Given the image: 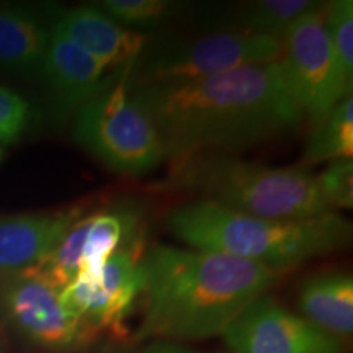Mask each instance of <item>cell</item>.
<instances>
[{
    "mask_svg": "<svg viewBox=\"0 0 353 353\" xmlns=\"http://www.w3.org/2000/svg\"><path fill=\"white\" fill-rule=\"evenodd\" d=\"M128 94L174 161L276 138L306 118L281 59L192 81H130Z\"/></svg>",
    "mask_w": 353,
    "mask_h": 353,
    "instance_id": "cell-1",
    "label": "cell"
},
{
    "mask_svg": "<svg viewBox=\"0 0 353 353\" xmlns=\"http://www.w3.org/2000/svg\"><path fill=\"white\" fill-rule=\"evenodd\" d=\"M141 263L144 304L132 343L213 339L283 276L259 263L174 245L151 247Z\"/></svg>",
    "mask_w": 353,
    "mask_h": 353,
    "instance_id": "cell-2",
    "label": "cell"
},
{
    "mask_svg": "<svg viewBox=\"0 0 353 353\" xmlns=\"http://www.w3.org/2000/svg\"><path fill=\"white\" fill-rule=\"evenodd\" d=\"M167 226L193 249L281 273L342 249L352 239V223L335 211L309 219H268L205 200L172 211Z\"/></svg>",
    "mask_w": 353,
    "mask_h": 353,
    "instance_id": "cell-3",
    "label": "cell"
},
{
    "mask_svg": "<svg viewBox=\"0 0 353 353\" xmlns=\"http://www.w3.org/2000/svg\"><path fill=\"white\" fill-rule=\"evenodd\" d=\"M164 187L259 218L309 219L332 213L316 175L301 165L268 167L224 154H203L175 161Z\"/></svg>",
    "mask_w": 353,
    "mask_h": 353,
    "instance_id": "cell-4",
    "label": "cell"
},
{
    "mask_svg": "<svg viewBox=\"0 0 353 353\" xmlns=\"http://www.w3.org/2000/svg\"><path fill=\"white\" fill-rule=\"evenodd\" d=\"M134 64L74 113L72 131L74 139L110 170L141 176L157 169L165 154L156 128L128 94Z\"/></svg>",
    "mask_w": 353,
    "mask_h": 353,
    "instance_id": "cell-5",
    "label": "cell"
},
{
    "mask_svg": "<svg viewBox=\"0 0 353 353\" xmlns=\"http://www.w3.org/2000/svg\"><path fill=\"white\" fill-rule=\"evenodd\" d=\"M283 56V41L237 32H218L190 39L167 38L145 44L136 64L138 79L165 82L211 77L250 65L270 64Z\"/></svg>",
    "mask_w": 353,
    "mask_h": 353,
    "instance_id": "cell-6",
    "label": "cell"
},
{
    "mask_svg": "<svg viewBox=\"0 0 353 353\" xmlns=\"http://www.w3.org/2000/svg\"><path fill=\"white\" fill-rule=\"evenodd\" d=\"M143 236L113 252L95 273L82 272L61 291V301L95 339L121 329L144 290Z\"/></svg>",
    "mask_w": 353,
    "mask_h": 353,
    "instance_id": "cell-7",
    "label": "cell"
},
{
    "mask_svg": "<svg viewBox=\"0 0 353 353\" xmlns=\"http://www.w3.org/2000/svg\"><path fill=\"white\" fill-rule=\"evenodd\" d=\"M283 65L304 117L319 125L343 97L352 81L343 72L322 17V3L304 13L283 39Z\"/></svg>",
    "mask_w": 353,
    "mask_h": 353,
    "instance_id": "cell-8",
    "label": "cell"
},
{
    "mask_svg": "<svg viewBox=\"0 0 353 353\" xmlns=\"http://www.w3.org/2000/svg\"><path fill=\"white\" fill-rule=\"evenodd\" d=\"M61 291L34 268L0 276V311L13 330L50 352H74L95 342L61 301Z\"/></svg>",
    "mask_w": 353,
    "mask_h": 353,
    "instance_id": "cell-9",
    "label": "cell"
},
{
    "mask_svg": "<svg viewBox=\"0 0 353 353\" xmlns=\"http://www.w3.org/2000/svg\"><path fill=\"white\" fill-rule=\"evenodd\" d=\"M231 353H348V342L334 337L275 298L250 303L221 334Z\"/></svg>",
    "mask_w": 353,
    "mask_h": 353,
    "instance_id": "cell-10",
    "label": "cell"
},
{
    "mask_svg": "<svg viewBox=\"0 0 353 353\" xmlns=\"http://www.w3.org/2000/svg\"><path fill=\"white\" fill-rule=\"evenodd\" d=\"M107 68L81 50L54 26L48 39L41 77L56 108L61 113H76L82 105L103 90Z\"/></svg>",
    "mask_w": 353,
    "mask_h": 353,
    "instance_id": "cell-11",
    "label": "cell"
},
{
    "mask_svg": "<svg viewBox=\"0 0 353 353\" xmlns=\"http://www.w3.org/2000/svg\"><path fill=\"white\" fill-rule=\"evenodd\" d=\"M54 26L107 69L134 64L148 44V34L125 28L94 7L57 10Z\"/></svg>",
    "mask_w": 353,
    "mask_h": 353,
    "instance_id": "cell-12",
    "label": "cell"
},
{
    "mask_svg": "<svg viewBox=\"0 0 353 353\" xmlns=\"http://www.w3.org/2000/svg\"><path fill=\"white\" fill-rule=\"evenodd\" d=\"M79 218L81 208L0 216V275L38 265Z\"/></svg>",
    "mask_w": 353,
    "mask_h": 353,
    "instance_id": "cell-13",
    "label": "cell"
},
{
    "mask_svg": "<svg viewBox=\"0 0 353 353\" xmlns=\"http://www.w3.org/2000/svg\"><path fill=\"white\" fill-rule=\"evenodd\" d=\"M50 25L25 7L0 6V68L25 77L41 76Z\"/></svg>",
    "mask_w": 353,
    "mask_h": 353,
    "instance_id": "cell-14",
    "label": "cell"
},
{
    "mask_svg": "<svg viewBox=\"0 0 353 353\" xmlns=\"http://www.w3.org/2000/svg\"><path fill=\"white\" fill-rule=\"evenodd\" d=\"M304 319L324 332L350 341L353 332V280L348 273L309 276L298 291Z\"/></svg>",
    "mask_w": 353,
    "mask_h": 353,
    "instance_id": "cell-15",
    "label": "cell"
},
{
    "mask_svg": "<svg viewBox=\"0 0 353 353\" xmlns=\"http://www.w3.org/2000/svg\"><path fill=\"white\" fill-rule=\"evenodd\" d=\"M319 6V2L312 0H257L237 8L229 23L237 33L257 34L283 41L291 26L304 13Z\"/></svg>",
    "mask_w": 353,
    "mask_h": 353,
    "instance_id": "cell-16",
    "label": "cell"
},
{
    "mask_svg": "<svg viewBox=\"0 0 353 353\" xmlns=\"http://www.w3.org/2000/svg\"><path fill=\"white\" fill-rule=\"evenodd\" d=\"M353 156V99L343 97L327 117L314 126L304 148L301 167Z\"/></svg>",
    "mask_w": 353,
    "mask_h": 353,
    "instance_id": "cell-17",
    "label": "cell"
},
{
    "mask_svg": "<svg viewBox=\"0 0 353 353\" xmlns=\"http://www.w3.org/2000/svg\"><path fill=\"white\" fill-rule=\"evenodd\" d=\"M100 10L125 28H157L172 19L179 3L170 0H103Z\"/></svg>",
    "mask_w": 353,
    "mask_h": 353,
    "instance_id": "cell-18",
    "label": "cell"
},
{
    "mask_svg": "<svg viewBox=\"0 0 353 353\" xmlns=\"http://www.w3.org/2000/svg\"><path fill=\"white\" fill-rule=\"evenodd\" d=\"M330 44L348 81L353 82V2L334 0L322 6Z\"/></svg>",
    "mask_w": 353,
    "mask_h": 353,
    "instance_id": "cell-19",
    "label": "cell"
},
{
    "mask_svg": "<svg viewBox=\"0 0 353 353\" xmlns=\"http://www.w3.org/2000/svg\"><path fill=\"white\" fill-rule=\"evenodd\" d=\"M317 187L330 211L352 210L353 206V162L352 159L329 162L316 176Z\"/></svg>",
    "mask_w": 353,
    "mask_h": 353,
    "instance_id": "cell-20",
    "label": "cell"
},
{
    "mask_svg": "<svg viewBox=\"0 0 353 353\" xmlns=\"http://www.w3.org/2000/svg\"><path fill=\"white\" fill-rule=\"evenodd\" d=\"M30 107L23 97L0 87V148L15 143L28 125Z\"/></svg>",
    "mask_w": 353,
    "mask_h": 353,
    "instance_id": "cell-21",
    "label": "cell"
},
{
    "mask_svg": "<svg viewBox=\"0 0 353 353\" xmlns=\"http://www.w3.org/2000/svg\"><path fill=\"white\" fill-rule=\"evenodd\" d=\"M139 353H201L182 345V343L175 342H162V341H154V342H145L144 347L141 348Z\"/></svg>",
    "mask_w": 353,
    "mask_h": 353,
    "instance_id": "cell-22",
    "label": "cell"
},
{
    "mask_svg": "<svg viewBox=\"0 0 353 353\" xmlns=\"http://www.w3.org/2000/svg\"><path fill=\"white\" fill-rule=\"evenodd\" d=\"M97 353H120V352H112V350H103V352H97Z\"/></svg>",
    "mask_w": 353,
    "mask_h": 353,
    "instance_id": "cell-23",
    "label": "cell"
},
{
    "mask_svg": "<svg viewBox=\"0 0 353 353\" xmlns=\"http://www.w3.org/2000/svg\"><path fill=\"white\" fill-rule=\"evenodd\" d=\"M2 154H3V151H2V148H0V161H2Z\"/></svg>",
    "mask_w": 353,
    "mask_h": 353,
    "instance_id": "cell-24",
    "label": "cell"
},
{
    "mask_svg": "<svg viewBox=\"0 0 353 353\" xmlns=\"http://www.w3.org/2000/svg\"><path fill=\"white\" fill-rule=\"evenodd\" d=\"M0 353H2V348H0Z\"/></svg>",
    "mask_w": 353,
    "mask_h": 353,
    "instance_id": "cell-25",
    "label": "cell"
}]
</instances>
